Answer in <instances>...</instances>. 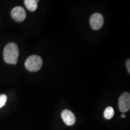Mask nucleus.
<instances>
[{
	"instance_id": "obj_11",
	"label": "nucleus",
	"mask_w": 130,
	"mask_h": 130,
	"mask_svg": "<svg viewBox=\"0 0 130 130\" xmlns=\"http://www.w3.org/2000/svg\"><path fill=\"white\" fill-rule=\"evenodd\" d=\"M121 117H122V118H125V115L124 114H122V115H121Z\"/></svg>"
},
{
	"instance_id": "obj_2",
	"label": "nucleus",
	"mask_w": 130,
	"mask_h": 130,
	"mask_svg": "<svg viewBox=\"0 0 130 130\" xmlns=\"http://www.w3.org/2000/svg\"><path fill=\"white\" fill-rule=\"evenodd\" d=\"M43 61L39 56L32 55L28 57L25 62V68L31 72H37L41 69Z\"/></svg>"
},
{
	"instance_id": "obj_1",
	"label": "nucleus",
	"mask_w": 130,
	"mask_h": 130,
	"mask_svg": "<svg viewBox=\"0 0 130 130\" xmlns=\"http://www.w3.org/2000/svg\"><path fill=\"white\" fill-rule=\"evenodd\" d=\"M4 61L9 64H16L19 56V49L14 43H9L5 46L3 52Z\"/></svg>"
},
{
	"instance_id": "obj_10",
	"label": "nucleus",
	"mask_w": 130,
	"mask_h": 130,
	"mask_svg": "<svg viewBox=\"0 0 130 130\" xmlns=\"http://www.w3.org/2000/svg\"><path fill=\"white\" fill-rule=\"evenodd\" d=\"M126 68H127V69H128V73H130V61H129V59L127 60V61H126Z\"/></svg>"
},
{
	"instance_id": "obj_7",
	"label": "nucleus",
	"mask_w": 130,
	"mask_h": 130,
	"mask_svg": "<svg viewBox=\"0 0 130 130\" xmlns=\"http://www.w3.org/2000/svg\"><path fill=\"white\" fill-rule=\"evenodd\" d=\"M37 2L38 1L36 0H25L24 1V4L28 10H30V12H35L37 9Z\"/></svg>"
},
{
	"instance_id": "obj_5",
	"label": "nucleus",
	"mask_w": 130,
	"mask_h": 130,
	"mask_svg": "<svg viewBox=\"0 0 130 130\" xmlns=\"http://www.w3.org/2000/svg\"><path fill=\"white\" fill-rule=\"evenodd\" d=\"M11 15L16 21L22 22L26 17L25 10L22 7H15L12 9L11 12Z\"/></svg>"
},
{
	"instance_id": "obj_4",
	"label": "nucleus",
	"mask_w": 130,
	"mask_h": 130,
	"mask_svg": "<svg viewBox=\"0 0 130 130\" xmlns=\"http://www.w3.org/2000/svg\"><path fill=\"white\" fill-rule=\"evenodd\" d=\"M104 24V18L101 14L96 13L92 14L90 19V24L93 30H97L102 27Z\"/></svg>"
},
{
	"instance_id": "obj_6",
	"label": "nucleus",
	"mask_w": 130,
	"mask_h": 130,
	"mask_svg": "<svg viewBox=\"0 0 130 130\" xmlns=\"http://www.w3.org/2000/svg\"><path fill=\"white\" fill-rule=\"evenodd\" d=\"M61 118L65 123V124L68 126H72L75 123V116L72 111L69 110H63L61 113Z\"/></svg>"
},
{
	"instance_id": "obj_9",
	"label": "nucleus",
	"mask_w": 130,
	"mask_h": 130,
	"mask_svg": "<svg viewBox=\"0 0 130 130\" xmlns=\"http://www.w3.org/2000/svg\"><path fill=\"white\" fill-rule=\"evenodd\" d=\"M7 97L6 95L2 94V95H0V108H2V107L5 105L6 102H7Z\"/></svg>"
},
{
	"instance_id": "obj_8",
	"label": "nucleus",
	"mask_w": 130,
	"mask_h": 130,
	"mask_svg": "<svg viewBox=\"0 0 130 130\" xmlns=\"http://www.w3.org/2000/svg\"><path fill=\"white\" fill-rule=\"evenodd\" d=\"M115 115V111L111 107H107L104 112V116L106 119H111Z\"/></svg>"
},
{
	"instance_id": "obj_3",
	"label": "nucleus",
	"mask_w": 130,
	"mask_h": 130,
	"mask_svg": "<svg viewBox=\"0 0 130 130\" xmlns=\"http://www.w3.org/2000/svg\"><path fill=\"white\" fill-rule=\"evenodd\" d=\"M119 107L122 113L128 111L130 108V95L128 92L122 94L119 100Z\"/></svg>"
}]
</instances>
